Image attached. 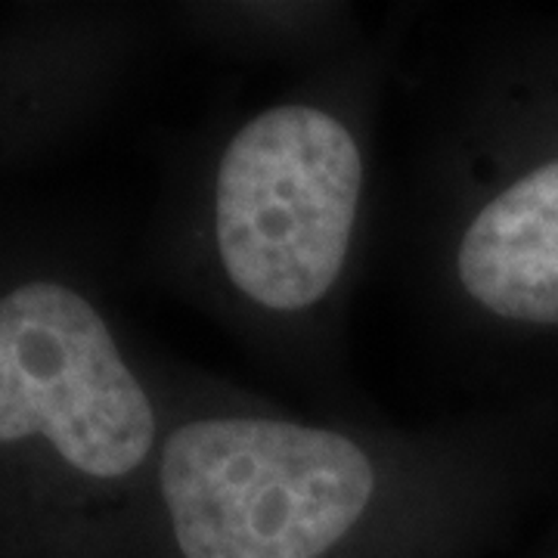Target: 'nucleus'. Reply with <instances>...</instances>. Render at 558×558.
Returning <instances> with one entry per match:
<instances>
[{
  "label": "nucleus",
  "mask_w": 558,
  "mask_h": 558,
  "mask_svg": "<svg viewBox=\"0 0 558 558\" xmlns=\"http://www.w3.org/2000/svg\"><path fill=\"white\" fill-rule=\"evenodd\" d=\"M447 274L478 314L509 326H558V153L475 183L450 211Z\"/></svg>",
  "instance_id": "4"
},
{
  "label": "nucleus",
  "mask_w": 558,
  "mask_h": 558,
  "mask_svg": "<svg viewBox=\"0 0 558 558\" xmlns=\"http://www.w3.org/2000/svg\"><path fill=\"white\" fill-rule=\"evenodd\" d=\"M156 462L180 558L332 556L391 487L357 435L270 413L186 418Z\"/></svg>",
  "instance_id": "1"
},
{
  "label": "nucleus",
  "mask_w": 558,
  "mask_h": 558,
  "mask_svg": "<svg viewBox=\"0 0 558 558\" xmlns=\"http://www.w3.org/2000/svg\"><path fill=\"white\" fill-rule=\"evenodd\" d=\"M366 159L332 109L274 102L242 121L211 178L208 240L233 295L270 317L317 311L348 274Z\"/></svg>",
  "instance_id": "2"
},
{
  "label": "nucleus",
  "mask_w": 558,
  "mask_h": 558,
  "mask_svg": "<svg viewBox=\"0 0 558 558\" xmlns=\"http://www.w3.org/2000/svg\"><path fill=\"white\" fill-rule=\"evenodd\" d=\"M0 447H40L87 484L159 459L156 403L100 311L62 282L0 295Z\"/></svg>",
  "instance_id": "3"
}]
</instances>
